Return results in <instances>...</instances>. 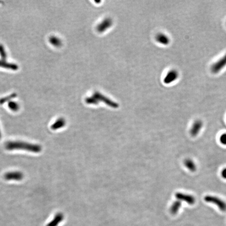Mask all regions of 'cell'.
I'll return each mask as SVG.
<instances>
[{"instance_id": "1", "label": "cell", "mask_w": 226, "mask_h": 226, "mask_svg": "<svg viewBox=\"0 0 226 226\" xmlns=\"http://www.w3.org/2000/svg\"><path fill=\"white\" fill-rule=\"evenodd\" d=\"M5 147L8 150H23L33 153H39L41 151V147L39 145L20 141H9L6 143Z\"/></svg>"}, {"instance_id": "2", "label": "cell", "mask_w": 226, "mask_h": 226, "mask_svg": "<svg viewBox=\"0 0 226 226\" xmlns=\"http://www.w3.org/2000/svg\"><path fill=\"white\" fill-rule=\"evenodd\" d=\"M85 101L88 104H97L101 101L105 103L108 105L112 107L116 108L118 106V104L115 102H112L111 100L102 95V94L99 93V92H95L94 94L91 96V97L86 98Z\"/></svg>"}, {"instance_id": "3", "label": "cell", "mask_w": 226, "mask_h": 226, "mask_svg": "<svg viewBox=\"0 0 226 226\" xmlns=\"http://www.w3.org/2000/svg\"><path fill=\"white\" fill-rule=\"evenodd\" d=\"M204 200L207 203L214 204L221 211L226 212V203L219 197L212 195H207L204 197Z\"/></svg>"}, {"instance_id": "4", "label": "cell", "mask_w": 226, "mask_h": 226, "mask_svg": "<svg viewBox=\"0 0 226 226\" xmlns=\"http://www.w3.org/2000/svg\"><path fill=\"white\" fill-rule=\"evenodd\" d=\"M226 66V54L211 67V71L214 74L220 72Z\"/></svg>"}, {"instance_id": "5", "label": "cell", "mask_w": 226, "mask_h": 226, "mask_svg": "<svg viewBox=\"0 0 226 226\" xmlns=\"http://www.w3.org/2000/svg\"><path fill=\"white\" fill-rule=\"evenodd\" d=\"M175 196L176 198L180 201H185L190 205H193L195 203L194 197L191 195L178 192L176 193Z\"/></svg>"}, {"instance_id": "6", "label": "cell", "mask_w": 226, "mask_h": 226, "mask_svg": "<svg viewBox=\"0 0 226 226\" xmlns=\"http://www.w3.org/2000/svg\"><path fill=\"white\" fill-rule=\"evenodd\" d=\"M179 77V73L177 70L175 69L170 70L166 75L163 82L166 84H169L172 83L176 80L178 79Z\"/></svg>"}, {"instance_id": "7", "label": "cell", "mask_w": 226, "mask_h": 226, "mask_svg": "<svg viewBox=\"0 0 226 226\" xmlns=\"http://www.w3.org/2000/svg\"><path fill=\"white\" fill-rule=\"evenodd\" d=\"M23 177V173L20 171L7 172L4 175L5 179L8 181H21Z\"/></svg>"}, {"instance_id": "8", "label": "cell", "mask_w": 226, "mask_h": 226, "mask_svg": "<svg viewBox=\"0 0 226 226\" xmlns=\"http://www.w3.org/2000/svg\"><path fill=\"white\" fill-rule=\"evenodd\" d=\"M203 126V122L201 120H197L194 124H193L192 127L190 130V133L193 137L196 136L199 131H201Z\"/></svg>"}, {"instance_id": "9", "label": "cell", "mask_w": 226, "mask_h": 226, "mask_svg": "<svg viewBox=\"0 0 226 226\" xmlns=\"http://www.w3.org/2000/svg\"><path fill=\"white\" fill-rule=\"evenodd\" d=\"M112 25V20L110 18H106L103 20L102 23H100L97 27V31L100 33L104 32L111 27Z\"/></svg>"}, {"instance_id": "10", "label": "cell", "mask_w": 226, "mask_h": 226, "mask_svg": "<svg viewBox=\"0 0 226 226\" xmlns=\"http://www.w3.org/2000/svg\"><path fill=\"white\" fill-rule=\"evenodd\" d=\"M156 41L159 43L165 46L169 45L170 42L169 37L162 33H160L156 35Z\"/></svg>"}, {"instance_id": "11", "label": "cell", "mask_w": 226, "mask_h": 226, "mask_svg": "<svg viewBox=\"0 0 226 226\" xmlns=\"http://www.w3.org/2000/svg\"><path fill=\"white\" fill-rule=\"evenodd\" d=\"M0 67L9 70H16L18 69L17 65L14 63L7 62V61H2V60H0Z\"/></svg>"}, {"instance_id": "12", "label": "cell", "mask_w": 226, "mask_h": 226, "mask_svg": "<svg viewBox=\"0 0 226 226\" xmlns=\"http://www.w3.org/2000/svg\"><path fill=\"white\" fill-rule=\"evenodd\" d=\"M184 165L191 172H194L196 170V165L193 160L191 159H186L184 161Z\"/></svg>"}, {"instance_id": "13", "label": "cell", "mask_w": 226, "mask_h": 226, "mask_svg": "<svg viewBox=\"0 0 226 226\" xmlns=\"http://www.w3.org/2000/svg\"><path fill=\"white\" fill-rule=\"evenodd\" d=\"M66 124V121L63 118H60L58 120H56V122H54L53 124L51 125V128L52 130H56V129H60L62 127H63Z\"/></svg>"}, {"instance_id": "14", "label": "cell", "mask_w": 226, "mask_h": 226, "mask_svg": "<svg viewBox=\"0 0 226 226\" xmlns=\"http://www.w3.org/2000/svg\"><path fill=\"white\" fill-rule=\"evenodd\" d=\"M182 205V202L179 200L174 201L172 204L170 208V212L173 215H175L179 212L180 208H181Z\"/></svg>"}, {"instance_id": "15", "label": "cell", "mask_w": 226, "mask_h": 226, "mask_svg": "<svg viewBox=\"0 0 226 226\" xmlns=\"http://www.w3.org/2000/svg\"><path fill=\"white\" fill-rule=\"evenodd\" d=\"M63 219V216L61 213L58 214L54 219L47 226H56Z\"/></svg>"}, {"instance_id": "16", "label": "cell", "mask_w": 226, "mask_h": 226, "mask_svg": "<svg viewBox=\"0 0 226 226\" xmlns=\"http://www.w3.org/2000/svg\"><path fill=\"white\" fill-rule=\"evenodd\" d=\"M49 41L52 45L54 46L55 47H60L62 44L61 40L56 37H51L49 39Z\"/></svg>"}, {"instance_id": "17", "label": "cell", "mask_w": 226, "mask_h": 226, "mask_svg": "<svg viewBox=\"0 0 226 226\" xmlns=\"http://www.w3.org/2000/svg\"><path fill=\"white\" fill-rule=\"evenodd\" d=\"M16 95H16V93H13L11 95H9V96H7V97H3L0 99V104L2 105V104H4L7 102H10L11 100L16 97Z\"/></svg>"}, {"instance_id": "18", "label": "cell", "mask_w": 226, "mask_h": 226, "mask_svg": "<svg viewBox=\"0 0 226 226\" xmlns=\"http://www.w3.org/2000/svg\"><path fill=\"white\" fill-rule=\"evenodd\" d=\"M8 106L11 110L14 111V112H16V111H18L19 108H20V106H19L18 103H17L16 102H14V101L9 102V104H8Z\"/></svg>"}, {"instance_id": "19", "label": "cell", "mask_w": 226, "mask_h": 226, "mask_svg": "<svg viewBox=\"0 0 226 226\" xmlns=\"http://www.w3.org/2000/svg\"><path fill=\"white\" fill-rule=\"evenodd\" d=\"M0 56L2 61H7V54L4 47L2 45L0 44Z\"/></svg>"}, {"instance_id": "20", "label": "cell", "mask_w": 226, "mask_h": 226, "mask_svg": "<svg viewBox=\"0 0 226 226\" xmlns=\"http://www.w3.org/2000/svg\"><path fill=\"white\" fill-rule=\"evenodd\" d=\"M220 141L222 144L226 145V133H223L220 137Z\"/></svg>"}, {"instance_id": "21", "label": "cell", "mask_w": 226, "mask_h": 226, "mask_svg": "<svg viewBox=\"0 0 226 226\" xmlns=\"http://www.w3.org/2000/svg\"><path fill=\"white\" fill-rule=\"evenodd\" d=\"M222 176L224 179H226V168L222 170Z\"/></svg>"}, {"instance_id": "22", "label": "cell", "mask_w": 226, "mask_h": 226, "mask_svg": "<svg viewBox=\"0 0 226 226\" xmlns=\"http://www.w3.org/2000/svg\"><path fill=\"white\" fill-rule=\"evenodd\" d=\"M1 138V130H0V139Z\"/></svg>"}]
</instances>
